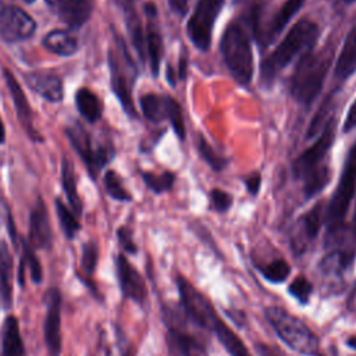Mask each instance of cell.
Masks as SVG:
<instances>
[{"instance_id":"cell-1","label":"cell","mask_w":356,"mask_h":356,"mask_svg":"<svg viewBox=\"0 0 356 356\" xmlns=\"http://www.w3.org/2000/svg\"><path fill=\"white\" fill-rule=\"evenodd\" d=\"M317 38V25L309 19L298 21L284 36L274 51L260 65V81L271 85L277 74L285 68L295 56L303 50H312Z\"/></svg>"},{"instance_id":"cell-2","label":"cell","mask_w":356,"mask_h":356,"mask_svg":"<svg viewBox=\"0 0 356 356\" xmlns=\"http://www.w3.org/2000/svg\"><path fill=\"white\" fill-rule=\"evenodd\" d=\"M264 314L280 339L291 349L306 356H324L318 338L299 317L280 306L267 307Z\"/></svg>"},{"instance_id":"cell-3","label":"cell","mask_w":356,"mask_h":356,"mask_svg":"<svg viewBox=\"0 0 356 356\" xmlns=\"http://www.w3.org/2000/svg\"><path fill=\"white\" fill-rule=\"evenodd\" d=\"M220 50L234 79L241 85H248L253 76V53L249 33L239 22H231L225 28Z\"/></svg>"},{"instance_id":"cell-4","label":"cell","mask_w":356,"mask_h":356,"mask_svg":"<svg viewBox=\"0 0 356 356\" xmlns=\"http://www.w3.org/2000/svg\"><path fill=\"white\" fill-rule=\"evenodd\" d=\"M330 61L331 54L327 51L314 54L309 50L300 57L291 82V93L299 103L309 106L317 97L328 72Z\"/></svg>"},{"instance_id":"cell-5","label":"cell","mask_w":356,"mask_h":356,"mask_svg":"<svg viewBox=\"0 0 356 356\" xmlns=\"http://www.w3.org/2000/svg\"><path fill=\"white\" fill-rule=\"evenodd\" d=\"M355 189H356V142L348 152L338 186L334 191L332 197L327 206L325 220H327L328 231H334L342 227L350 200L355 195Z\"/></svg>"},{"instance_id":"cell-6","label":"cell","mask_w":356,"mask_h":356,"mask_svg":"<svg viewBox=\"0 0 356 356\" xmlns=\"http://www.w3.org/2000/svg\"><path fill=\"white\" fill-rule=\"evenodd\" d=\"M177 286L182 310L188 318H191L200 328L211 331L220 317L217 316L210 300L184 277L177 278Z\"/></svg>"},{"instance_id":"cell-7","label":"cell","mask_w":356,"mask_h":356,"mask_svg":"<svg viewBox=\"0 0 356 356\" xmlns=\"http://www.w3.org/2000/svg\"><path fill=\"white\" fill-rule=\"evenodd\" d=\"M222 4L224 0H199L186 24V32L192 44L202 51H207L210 49L214 22L222 8Z\"/></svg>"},{"instance_id":"cell-8","label":"cell","mask_w":356,"mask_h":356,"mask_svg":"<svg viewBox=\"0 0 356 356\" xmlns=\"http://www.w3.org/2000/svg\"><path fill=\"white\" fill-rule=\"evenodd\" d=\"M355 256L356 250L332 249L318 261L317 270L328 293H337L345 288V277L353 264Z\"/></svg>"},{"instance_id":"cell-9","label":"cell","mask_w":356,"mask_h":356,"mask_svg":"<svg viewBox=\"0 0 356 356\" xmlns=\"http://www.w3.org/2000/svg\"><path fill=\"white\" fill-rule=\"evenodd\" d=\"M65 134L70 138V142L72 143L75 150L79 153V156L85 161L92 177H95V174L113 156V153L107 147L95 146L90 140L89 134L83 129V127L81 124H74V125L68 127L65 129Z\"/></svg>"},{"instance_id":"cell-10","label":"cell","mask_w":356,"mask_h":356,"mask_svg":"<svg viewBox=\"0 0 356 356\" xmlns=\"http://www.w3.org/2000/svg\"><path fill=\"white\" fill-rule=\"evenodd\" d=\"M46 316L43 321V337L49 356H60L61 352V295L50 288L43 295Z\"/></svg>"},{"instance_id":"cell-11","label":"cell","mask_w":356,"mask_h":356,"mask_svg":"<svg viewBox=\"0 0 356 356\" xmlns=\"http://www.w3.org/2000/svg\"><path fill=\"white\" fill-rule=\"evenodd\" d=\"M334 142V121H330L323 128L321 134L316 139V142L307 147L292 165L293 175L299 179H303L310 171L320 165L323 157L328 153Z\"/></svg>"},{"instance_id":"cell-12","label":"cell","mask_w":356,"mask_h":356,"mask_svg":"<svg viewBox=\"0 0 356 356\" xmlns=\"http://www.w3.org/2000/svg\"><path fill=\"white\" fill-rule=\"evenodd\" d=\"M36 29L33 18L19 7L7 6L0 11V36L6 42H19L31 38Z\"/></svg>"},{"instance_id":"cell-13","label":"cell","mask_w":356,"mask_h":356,"mask_svg":"<svg viewBox=\"0 0 356 356\" xmlns=\"http://www.w3.org/2000/svg\"><path fill=\"white\" fill-rule=\"evenodd\" d=\"M115 273L124 298L143 306L147 298L145 280L122 253L115 257Z\"/></svg>"},{"instance_id":"cell-14","label":"cell","mask_w":356,"mask_h":356,"mask_svg":"<svg viewBox=\"0 0 356 356\" xmlns=\"http://www.w3.org/2000/svg\"><path fill=\"white\" fill-rule=\"evenodd\" d=\"M165 343L170 356H207L202 341L178 323H165Z\"/></svg>"},{"instance_id":"cell-15","label":"cell","mask_w":356,"mask_h":356,"mask_svg":"<svg viewBox=\"0 0 356 356\" xmlns=\"http://www.w3.org/2000/svg\"><path fill=\"white\" fill-rule=\"evenodd\" d=\"M51 227L46 204L39 199L29 217V243L33 249H49L51 246Z\"/></svg>"},{"instance_id":"cell-16","label":"cell","mask_w":356,"mask_h":356,"mask_svg":"<svg viewBox=\"0 0 356 356\" xmlns=\"http://www.w3.org/2000/svg\"><path fill=\"white\" fill-rule=\"evenodd\" d=\"M108 63H110V71H111V89L118 97L120 103L122 104L125 113L131 117H135L136 111L131 97V86H129L131 83L125 75V71L120 63V58L114 51H110Z\"/></svg>"},{"instance_id":"cell-17","label":"cell","mask_w":356,"mask_h":356,"mask_svg":"<svg viewBox=\"0 0 356 356\" xmlns=\"http://www.w3.org/2000/svg\"><path fill=\"white\" fill-rule=\"evenodd\" d=\"M26 85L44 97L49 102H60L63 99V82L61 79L50 72L32 71L24 75Z\"/></svg>"},{"instance_id":"cell-18","label":"cell","mask_w":356,"mask_h":356,"mask_svg":"<svg viewBox=\"0 0 356 356\" xmlns=\"http://www.w3.org/2000/svg\"><path fill=\"white\" fill-rule=\"evenodd\" d=\"M321 218H323L321 203H317L306 214L302 216V218L299 220L298 234L293 236V248L298 252H302L306 243L313 241L317 236L321 225Z\"/></svg>"},{"instance_id":"cell-19","label":"cell","mask_w":356,"mask_h":356,"mask_svg":"<svg viewBox=\"0 0 356 356\" xmlns=\"http://www.w3.org/2000/svg\"><path fill=\"white\" fill-rule=\"evenodd\" d=\"M57 6L61 21L70 28L83 25L92 13V0H61Z\"/></svg>"},{"instance_id":"cell-20","label":"cell","mask_w":356,"mask_h":356,"mask_svg":"<svg viewBox=\"0 0 356 356\" xmlns=\"http://www.w3.org/2000/svg\"><path fill=\"white\" fill-rule=\"evenodd\" d=\"M356 72V26H353L342 44L341 53L335 63V75L339 79H346Z\"/></svg>"},{"instance_id":"cell-21","label":"cell","mask_w":356,"mask_h":356,"mask_svg":"<svg viewBox=\"0 0 356 356\" xmlns=\"http://www.w3.org/2000/svg\"><path fill=\"white\" fill-rule=\"evenodd\" d=\"M1 356H25L18 320L7 316L1 331Z\"/></svg>"},{"instance_id":"cell-22","label":"cell","mask_w":356,"mask_h":356,"mask_svg":"<svg viewBox=\"0 0 356 356\" xmlns=\"http://www.w3.org/2000/svg\"><path fill=\"white\" fill-rule=\"evenodd\" d=\"M13 257L7 245L3 242L0 249V296L3 307L10 309L13 305Z\"/></svg>"},{"instance_id":"cell-23","label":"cell","mask_w":356,"mask_h":356,"mask_svg":"<svg viewBox=\"0 0 356 356\" xmlns=\"http://www.w3.org/2000/svg\"><path fill=\"white\" fill-rule=\"evenodd\" d=\"M43 44L58 56H71L78 49L76 38L65 29H56L49 32L43 39Z\"/></svg>"},{"instance_id":"cell-24","label":"cell","mask_w":356,"mask_h":356,"mask_svg":"<svg viewBox=\"0 0 356 356\" xmlns=\"http://www.w3.org/2000/svg\"><path fill=\"white\" fill-rule=\"evenodd\" d=\"M231 356H250L243 341L220 318L211 330Z\"/></svg>"},{"instance_id":"cell-25","label":"cell","mask_w":356,"mask_h":356,"mask_svg":"<svg viewBox=\"0 0 356 356\" xmlns=\"http://www.w3.org/2000/svg\"><path fill=\"white\" fill-rule=\"evenodd\" d=\"M4 78H6V82H7V86H8V90L11 93V97H13V102L15 104V110L18 113V117L19 120L25 124V127L28 129H31V120H32V111H31V107H29V103L18 83V81L14 78V75L10 72V71H4Z\"/></svg>"},{"instance_id":"cell-26","label":"cell","mask_w":356,"mask_h":356,"mask_svg":"<svg viewBox=\"0 0 356 356\" xmlns=\"http://www.w3.org/2000/svg\"><path fill=\"white\" fill-rule=\"evenodd\" d=\"M140 108L145 117L152 122H160L167 118L168 108V96H157L153 93H147L139 100Z\"/></svg>"},{"instance_id":"cell-27","label":"cell","mask_w":356,"mask_h":356,"mask_svg":"<svg viewBox=\"0 0 356 356\" xmlns=\"http://www.w3.org/2000/svg\"><path fill=\"white\" fill-rule=\"evenodd\" d=\"M303 3H305V0H285L284 1V4L275 13L274 19L271 22V26H270V31H268V38H270L268 40H273L274 38H277L284 31L286 24L300 10Z\"/></svg>"},{"instance_id":"cell-28","label":"cell","mask_w":356,"mask_h":356,"mask_svg":"<svg viewBox=\"0 0 356 356\" xmlns=\"http://www.w3.org/2000/svg\"><path fill=\"white\" fill-rule=\"evenodd\" d=\"M75 102H76V107L79 110V113L90 122H95L100 118L102 115V106L100 102L97 99V96L86 89L82 88L76 92L75 95Z\"/></svg>"},{"instance_id":"cell-29","label":"cell","mask_w":356,"mask_h":356,"mask_svg":"<svg viewBox=\"0 0 356 356\" xmlns=\"http://www.w3.org/2000/svg\"><path fill=\"white\" fill-rule=\"evenodd\" d=\"M145 40H146V53H147V57H149L152 72H153L154 76H157L159 70H160L161 53H163L161 51L163 42H161V36H160L157 28L152 22H149V25H147Z\"/></svg>"},{"instance_id":"cell-30","label":"cell","mask_w":356,"mask_h":356,"mask_svg":"<svg viewBox=\"0 0 356 356\" xmlns=\"http://www.w3.org/2000/svg\"><path fill=\"white\" fill-rule=\"evenodd\" d=\"M61 177H63V188L67 195L68 203L72 207L74 213L79 216L82 213V202L79 199L78 191H76V184H75V175H74V167L70 160L63 161V170H61Z\"/></svg>"},{"instance_id":"cell-31","label":"cell","mask_w":356,"mask_h":356,"mask_svg":"<svg viewBox=\"0 0 356 356\" xmlns=\"http://www.w3.org/2000/svg\"><path fill=\"white\" fill-rule=\"evenodd\" d=\"M125 15H127V26H128V32H129L132 44H134L140 61L143 63L145 56H146V40H145L142 24L132 7H127Z\"/></svg>"},{"instance_id":"cell-32","label":"cell","mask_w":356,"mask_h":356,"mask_svg":"<svg viewBox=\"0 0 356 356\" xmlns=\"http://www.w3.org/2000/svg\"><path fill=\"white\" fill-rule=\"evenodd\" d=\"M305 185H303V193L305 196L313 197L314 195L320 193L325 185L330 182V168L327 165H318L313 171H310L305 178Z\"/></svg>"},{"instance_id":"cell-33","label":"cell","mask_w":356,"mask_h":356,"mask_svg":"<svg viewBox=\"0 0 356 356\" xmlns=\"http://www.w3.org/2000/svg\"><path fill=\"white\" fill-rule=\"evenodd\" d=\"M259 270L267 281H271L274 284L284 282L291 274L289 264L282 259H275L267 264H263L259 267Z\"/></svg>"},{"instance_id":"cell-34","label":"cell","mask_w":356,"mask_h":356,"mask_svg":"<svg viewBox=\"0 0 356 356\" xmlns=\"http://www.w3.org/2000/svg\"><path fill=\"white\" fill-rule=\"evenodd\" d=\"M56 211H57V217H58L60 225H61V228L64 231V235L68 239H72L75 236V234L81 228L75 214L60 199H56Z\"/></svg>"},{"instance_id":"cell-35","label":"cell","mask_w":356,"mask_h":356,"mask_svg":"<svg viewBox=\"0 0 356 356\" xmlns=\"http://www.w3.org/2000/svg\"><path fill=\"white\" fill-rule=\"evenodd\" d=\"M21 242H22V256H21V260L25 263V266L29 267L31 280L35 284H40L42 282V277H43L40 261L36 257L31 243L28 241H25V239H21Z\"/></svg>"},{"instance_id":"cell-36","label":"cell","mask_w":356,"mask_h":356,"mask_svg":"<svg viewBox=\"0 0 356 356\" xmlns=\"http://www.w3.org/2000/svg\"><path fill=\"white\" fill-rule=\"evenodd\" d=\"M143 181L147 185L149 189H152L156 193H161L165 191H170L174 185V174L170 171L161 172V174H153V172H143Z\"/></svg>"},{"instance_id":"cell-37","label":"cell","mask_w":356,"mask_h":356,"mask_svg":"<svg viewBox=\"0 0 356 356\" xmlns=\"http://www.w3.org/2000/svg\"><path fill=\"white\" fill-rule=\"evenodd\" d=\"M197 149L200 156L203 157V160L214 170V171H221L225 168L227 165V159H224L222 156H220L218 153L214 152V149L209 145V142L200 136L199 142H197Z\"/></svg>"},{"instance_id":"cell-38","label":"cell","mask_w":356,"mask_h":356,"mask_svg":"<svg viewBox=\"0 0 356 356\" xmlns=\"http://www.w3.org/2000/svg\"><path fill=\"white\" fill-rule=\"evenodd\" d=\"M104 186L107 193L115 199V200H121V202H128L131 200V195L129 192L122 186L120 177L115 174V171L110 170L106 172L104 175Z\"/></svg>"},{"instance_id":"cell-39","label":"cell","mask_w":356,"mask_h":356,"mask_svg":"<svg viewBox=\"0 0 356 356\" xmlns=\"http://www.w3.org/2000/svg\"><path fill=\"white\" fill-rule=\"evenodd\" d=\"M288 292H289L299 303L306 305V303L309 302L310 296H312L313 285H312V282H310L307 278L299 275V277H296V278L289 284Z\"/></svg>"},{"instance_id":"cell-40","label":"cell","mask_w":356,"mask_h":356,"mask_svg":"<svg viewBox=\"0 0 356 356\" xmlns=\"http://www.w3.org/2000/svg\"><path fill=\"white\" fill-rule=\"evenodd\" d=\"M330 110H331V97H328L323 104L321 107L318 108V111L316 113V115L313 117L310 125H309V129H307V134L306 136L310 139V138H314L317 135L321 134L323 131V127H325V124L328 122V115H330Z\"/></svg>"},{"instance_id":"cell-41","label":"cell","mask_w":356,"mask_h":356,"mask_svg":"<svg viewBox=\"0 0 356 356\" xmlns=\"http://www.w3.org/2000/svg\"><path fill=\"white\" fill-rule=\"evenodd\" d=\"M167 118L170 120L172 128H174V132L175 135L184 140L185 139V124H184V117H182V111H181V107L179 104L168 97V108H167Z\"/></svg>"},{"instance_id":"cell-42","label":"cell","mask_w":356,"mask_h":356,"mask_svg":"<svg viewBox=\"0 0 356 356\" xmlns=\"http://www.w3.org/2000/svg\"><path fill=\"white\" fill-rule=\"evenodd\" d=\"M99 260V248L96 245V242H88L83 245L82 249V259H81V266L82 270L85 271L86 275H92L96 264Z\"/></svg>"},{"instance_id":"cell-43","label":"cell","mask_w":356,"mask_h":356,"mask_svg":"<svg viewBox=\"0 0 356 356\" xmlns=\"http://www.w3.org/2000/svg\"><path fill=\"white\" fill-rule=\"evenodd\" d=\"M210 202L216 211H227L232 204V196L221 189H213L210 192Z\"/></svg>"},{"instance_id":"cell-44","label":"cell","mask_w":356,"mask_h":356,"mask_svg":"<svg viewBox=\"0 0 356 356\" xmlns=\"http://www.w3.org/2000/svg\"><path fill=\"white\" fill-rule=\"evenodd\" d=\"M117 236H118V241H120L121 246L125 249V252L132 253V254L136 253L138 248H136V245H135V242H134V239H132V232H131L129 228H127V227L118 228Z\"/></svg>"},{"instance_id":"cell-45","label":"cell","mask_w":356,"mask_h":356,"mask_svg":"<svg viewBox=\"0 0 356 356\" xmlns=\"http://www.w3.org/2000/svg\"><path fill=\"white\" fill-rule=\"evenodd\" d=\"M355 127H356V100L352 103V106L346 114V118L343 122V132H349Z\"/></svg>"},{"instance_id":"cell-46","label":"cell","mask_w":356,"mask_h":356,"mask_svg":"<svg viewBox=\"0 0 356 356\" xmlns=\"http://www.w3.org/2000/svg\"><path fill=\"white\" fill-rule=\"evenodd\" d=\"M168 4L170 8L181 17H184L188 13V0H168Z\"/></svg>"},{"instance_id":"cell-47","label":"cell","mask_w":356,"mask_h":356,"mask_svg":"<svg viewBox=\"0 0 356 356\" xmlns=\"http://www.w3.org/2000/svg\"><path fill=\"white\" fill-rule=\"evenodd\" d=\"M256 350L260 356H285L277 348L268 346L266 343H256Z\"/></svg>"},{"instance_id":"cell-48","label":"cell","mask_w":356,"mask_h":356,"mask_svg":"<svg viewBox=\"0 0 356 356\" xmlns=\"http://www.w3.org/2000/svg\"><path fill=\"white\" fill-rule=\"evenodd\" d=\"M260 185H261V178L259 174H254L246 179V189L250 195H256L260 189Z\"/></svg>"},{"instance_id":"cell-49","label":"cell","mask_w":356,"mask_h":356,"mask_svg":"<svg viewBox=\"0 0 356 356\" xmlns=\"http://www.w3.org/2000/svg\"><path fill=\"white\" fill-rule=\"evenodd\" d=\"M185 75H186V58H181L179 60V71H178V76L181 78V79H184L185 78Z\"/></svg>"},{"instance_id":"cell-50","label":"cell","mask_w":356,"mask_h":356,"mask_svg":"<svg viewBox=\"0 0 356 356\" xmlns=\"http://www.w3.org/2000/svg\"><path fill=\"white\" fill-rule=\"evenodd\" d=\"M121 356H135V352L132 349L131 345H127L122 350H121Z\"/></svg>"},{"instance_id":"cell-51","label":"cell","mask_w":356,"mask_h":356,"mask_svg":"<svg viewBox=\"0 0 356 356\" xmlns=\"http://www.w3.org/2000/svg\"><path fill=\"white\" fill-rule=\"evenodd\" d=\"M346 345H348L350 349H355V350H356V335L349 337V338L346 339Z\"/></svg>"},{"instance_id":"cell-52","label":"cell","mask_w":356,"mask_h":356,"mask_svg":"<svg viewBox=\"0 0 356 356\" xmlns=\"http://www.w3.org/2000/svg\"><path fill=\"white\" fill-rule=\"evenodd\" d=\"M4 138H6V129H4L3 121H1V118H0V143L4 142Z\"/></svg>"},{"instance_id":"cell-53","label":"cell","mask_w":356,"mask_h":356,"mask_svg":"<svg viewBox=\"0 0 356 356\" xmlns=\"http://www.w3.org/2000/svg\"><path fill=\"white\" fill-rule=\"evenodd\" d=\"M11 1H13V0H0V11H1L3 8H6L7 6H11Z\"/></svg>"},{"instance_id":"cell-54","label":"cell","mask_w":356,"mask_h":356,"mask_svg":"<svg viewBox=\"0 0 356 356\" xmlns=\"http://www.w3.org/2000/svg\"><path fill=\"white\" fill-rule=\"evenodd\" d=\"M49 4H51V6H54V4H58L61 0H46Z\"/></svg>"},{"instance_id":"cell-55","label":"cell","mask_w":356,"mask_h":356,"mask_svg":"<svg viewBox=\"0 0 356 356\" xmlns=\"http://www.w3.org/2000/svg\"><path fill=\"white\" fill-rule=\"evenodd\" d=\"M343 3H346V4H352V3H356V0H342Z\"/></svg>"},{"instance_id":"cell-56","label":"cell","mask_w":356,"mask_h":356,"mask_svg":"<svg viewBox=\"0 0 356 356\" xmlns=\"http://www.w3.org/2000/svg\"><path fill=\"white\" fill-rule=\"evenodd\" d=\"M353 222H355V232H356V211H355V218H353Z\"/></svg>"},{"instance_id":"cell-57","label":"cell","mask_w":356,"mask_h":356,"mask_svg":"<svg viewBox=\"0 0 356 356\" xmlns=\"http://www.w3.org/2000/svg\"><path fill=\"white\" fill-rule=\"evenodd\" d=\"M25 1H26V3H32L33 0H25Z\"/></svg>"},{"instance_id":"cell-58","label":"cell","mask_w":356,"mask_h":356,"mask_svg":"<svg viewBox=\"0 0 356 356\" xmlns=\"http://www.w3.org/2000/svg\"><path fill=\"white\" fill-rule=\"evenodd\" d=\"M1 243H3V242H0V249H1Z\"/></svg>"}]
</instances>
